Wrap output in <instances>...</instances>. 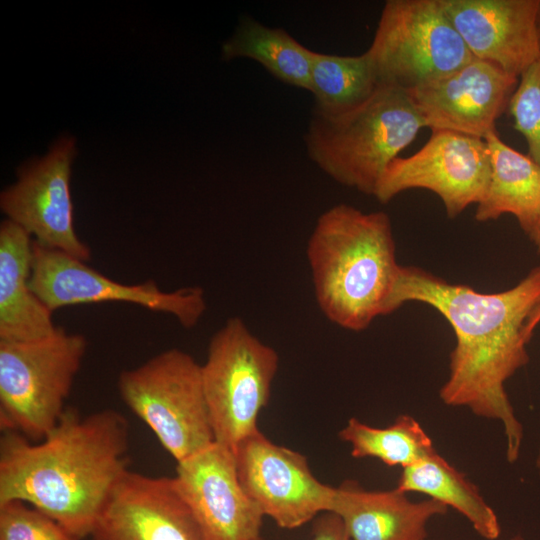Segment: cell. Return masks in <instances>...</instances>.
I'll list each match as a JSON object with an SVG mask.
<instances>
[{"label":"cell","instance_id":"cell-2","mask_svg":"<svg viewBox=\"0 0 540 540\" xmlns=\"http://www.w3.org/2000/svg\"><path fill=\"white\" fill-rule=\"evenodd\" d=\"M128 444V422L112 409L82 416L66 408L56 427L37 443L4 431L0 504L22 501L77 537L90 536L128 471Z\"/></svg>","mask_w":540,"mask_h":540},{"label":"cell","instance_id":"cell-19","mask_svg":"<svg viewBox=\"0 0 540 540\" xmlns=\"http://www.w3.org/2000/svg\"><path fill=\"white\" fill-rule=\"evenodd\" d=\"M490 159L487 189L477 204L478 222L513 215L529 237L540 218V165L507 145L497 134L485 139Z\"/></svg>","mask_w":540,"mask_h":540},{"label":"cell","instance_id":"cell-27","mask_svg":"<svg viewBox=\"0 0 540 540\" xmlns=\"http://www.w3.org/2000/svg\"><path fill=\"white\" fill-rule=\"evenodd\" d=\"M529 239L534 244L537 252L540 253V218H539L533 232L530 234Z\"/></svg>","mask_w":540,"mask_h":540},{"label":"cell","instance_id":"cell-6","mask_svg":"<svg viewBox=\"0 0 540 540\" xmlns=\"http://www.w3.org/2000/svg\"><path fill=\"white\" fill-rule=\"evenodd\" d=\"M118 389L177 463L215 442L201 365L185 351L168 349L124 370Z\"/></svg>","mask_w":540,"mask_h":540},{"label":"cell","instance_id":"cell-26","mask_svg":"<svg viewBox=\"0 0 540 540\" xmlns=\"http://www.w3.org/2000/svg\"><path fill=\"white\" fill-rule=\"evenodd\" d=\"M311 540H350V538L341 518L332 512H325L316 520Z\"/></svg>","mask_w":540,"mask_h":540},{"label":"cell","instance_id":"cell-15","mask_svg":"<svg viewBox=\"0 0 540 540\" xmlns=\"http://www.w3.org/2000/svg\"><path fill=\"white\" fill-rule=\"evenodd\" d=\"M91 540H209L173 477L127 471L90 534Z\"/></svg>","mask_w":540,"mask_h":540},{"label":"cell","instance_id":"cell-23","mask_svg":"<svg viewBox=\"0 0 540 540\" xmlns=\"http://www.w3.org/2000/svg\"><path fill=\"white\" fill-rule=\"evenodd\" d=\"M354 458H377L388 466L408 467L435 451L432 439L412 416L401 414L384 428L349 419L339 432Z\"/></svg>","mask_w":540,"mask_h":540},{"label":"cell","instance_id":"cell-11","mask_svg":"<svg viewBox=\"0 0 540 540\" xmlns=\"http://www.w3.org/2000/svg\"><path fill=\"white\" fill-rule=\"evenodd\" d=\"M75 155L73 138L57 140L44 157L19 169L17 181L0 194V208L37 244L87 262L91 251L73 224L70 179Z\"/></svg>","mask_w":540,"mask_h":540},{"label":"cell","instance_id":"cell-8","mask_svg":"<svg viewBox=\"0 0 540 540\" xmlns=\"http://www.w3.org/2000/svg\"><path fill=\"white\" fill-rule=\"evenodd\" d=\"M365 53L379 84L406 91L474 58L439 0L386 1Z\"/></svg>","mask_w":540,"mask_h":540},{"label":"cell","instance_id":"cell-7","mask_svg":"<svg viewBox=\"0 0 540 540\" xmlns=\"http://www.w3.org/2000/svg\"><path fill=\"white\" fill-rule=\"evenodd\" d=\"M279 366L274 348L263 343L239 317L212 336L202 382L215 442L232 451L257 432Z\"/></svg>","mask_w":540,"mask_h":540},{"label":"cell","instance_id":"cell-9","mask_svg":"<svg viewBox=\"0 0 540 540\" xmlns=\"http://www.w3.org/2000/svg\"><path fill=\"white\" fill-rule=\"evenodd\" d=\"M30 285L52 312L79 304L124 302L172 315L182 327L189 329L198 324L206 311L201 287L189 286L165 292L153 280L123 284L82 260L34 241Z\"/></svg>","mask_w":540,"mask_h":540},{"label":"cell","instance_id":"cell-4","mask_svg":"<svg viewBox=\"0 0 540 540\" xmlns=\"http://www.w3.org/2000/svg\"><path fill=\"white\" fill-rule=\"evenodd\" d=\"M426 127L410 93L380 84L358 107L336 116L312 113L304 143L329 177L374 196L389 164Z\"/></svg>","mask_w":540,"mask_h":540},{"label":"cell","instance_id":"cell-21","mask_svg":"<svg viewBox=\"0 0 540 540\" xmlns=\"http://www.w3.org/2000/svg\"><path fill=\"white\" fill-rule=\"evenodd\" d=\"M311 51L281 28L244 17L222 45L225 60L249 58L283 83L309 91Z\"/></svg>","mask_w":540,"mask_h":540},{"label":"cell","instance_id":"cell-5","mask_svg":"<svg viewBox=\"0 0 540 540\" xmlns=\"http://www.w3.org/2000/svg\"><path fill=\"white\" fill-rule=\"evenodd\" d=\"M87 349L62 327L28 341L0 340V423L4 431L41 441L58 424Z\"/></svg>","mask_w":540,"mask_h":540},{"label":"cell","instance_id":"cell-16","mask_svg":"<svg viewBox=\"0 0 540 540\" xmlns=\"http://www.w3.org/2000/svg\"><path fill=\"white\" fill-rule=\"evenodd\" d=\"M470 53L519 76L540 58L539 0H439Z\"/></svg>","mask_w":540,"mask_h":540},{"label":"cell","instance_id":"cell-30","mask_svg":"<svg viewBox=\"0 0 540 540\" xmlns=\"http://www.w3.org/2000/svg\"><path fill=\"white\" fill-rule=\"evenodd\" d=\"M508 540H525L521 535L517 534Z\"/></svg>","mask_w":540,"mask_h":540},{"label":"cell","instance_id":"cell-12","mask_svg":"<svg viewBox=\"0 0 540 540\" xmlns=\"http://www.w3.org/2000/svg\"><path fill=\"white\" fill-rule=\"evenodd\" d=\"M233 452L244 490L279 527L295 529L330 512L335 487L313 475L303 454L273 443L259 430Z\"/></svg>","mask_w":540,"mask_h":540},{"label":"cell","instance_id":"cell-28","mask_svg":"<svg viewBox=\"0 0 540 540\" xmlns=\"http://www.w3.org/2000/svg\"><path fill=\"white\" fill-rule=\"evenodd\" d=\"M536 27H537L538 40H539V45H540V0H539L538 10H537Z\"/></svg>","mask_w":540,"mask_h":540},{"label":"cell","instance_id":"cell-14","mask_svg":"<svg viewBox=\"0 0 540 540\" xmlns=\"http://www.w3.org/2000/svg\"><path fill=\"white\" fill-rule=\"evenodd\" d=\"M209 540H259L264 515L244 490L234 452L213 442L177 463L173 477Z\"/></svg>","mask_w":540,"mask_h":540},{"label":"cell","instance_id":"cell-25","mask_svg":"<svg viewBox=\"0 0 540 540\" xmlns=\"http://www.w3.org/2000/svg\"><path fill=\"white\" fill-rule=\"evenodd\" d=\"M0 540H81L56 520L22 502L0 504Z\"/></svg>","mask_w":540,"mask_h":540},{"label":"cell","instance_id":"cell-24","mask_svg":"<svg viewBox=\"0 0 540 540\" xmlns=\"http://www.w3.org/2000/svg\"><path fill=\"white\" fill-rule=\"evenodd\" d=\"M508 109L514 128L526 140L528 155L540 165V58L519 76Z\"/></svg>","mask_w":540,"mask_h":540},{"label":"cell","instance_id":"cell-13","mask_svg":"<svg viewBox=\"0 0 540 540\" xmlns=\"http://www.w3.org/2000/svg\"><path fill=\"white\" fill-rule=\"evenodd\" d=\"M517 77L473 58L456 70L408 91L426 127L485 139L508 108Z\"/></svg>","mask_w":540,"mask_h":540},{"label":"cell","instance_id":"cell-17","mask_svg":"<svg viewBox=\"0 0 540 540\" xmlns=\"http://www.w3.org/2000/svg\"><path fill=\"white\" fill-rule=\"evenodd\" d=\"M394 488L369 491L354 480L335 487L330 512L344 523L350 540H426L429 521L448 507L434 499L412 501Z\"/></svg>","mask_w":540,"mask_h":540},{"label":"cell","instance_id":"cell-1","mask_svg":"<svg viewBox=\"0 0 540 540\" xmlns=\"http://www.w3.org/2000/svg\"><path fill=\"white\" fill-rule=\"evenodd\" d=\"M406 302L437 310L454 331L449 375L439 390L452 407L499 421L506 437V458L517 461L523 427L505 390L506 381L529 361L523 327L540 302V266L514 287L482 293L454 284L418 267L401 266L388 303V314Z\"/></svg>","mask_w":540,"mask_h":540},{"label":"cell","instance_id":"cell-22","mask_svg":"<svg viewBox=\"0 0 540 540\" xmlns=\"http://www.w3.org/2000/svg\"><path fill=\"white\" fill-rule=\"evenodd\" d=\"M370 60L311 51L309 92L313 112L323 116L346 113L364 103L379 86Z\"/></svg>","mask_w":540,"mask_h":540},{"label":"cell","instance_id":"cell-18","mask_svg":"<svg viewBox=\"0 0 540 540\" xmlns=\"http://www.w3.org/2000/svg\"><path fill=\"white\" fill-rule=\"evenodd\" d=\"M33 240L6 219L0 225V340L28 341L54 333L52 311L30 285Z\"/></svg>","mask_w":540,"mask_h":540},{"label":"cell","instance_id":"cell-10","mask_svg":"<svg viewBox=\"0 0 540 540\" xmlns=\"http://www.w3.org/2000/svg\"><path fill=\"white\" fill-rule=\"evenodd\" d=\"M490 177L489 152L484 139L433 130L413 155L395 158L382 175L374 197L387 203L410 189H427L442 201L449 218L460 215L483 198Z\"/></svg>","mask_w":540,"mask_h":540},{"label":"cell","instance_id":"cell-29","mask_svg":"<svg viewBox=\"0 0 540 540\" xmlns=\"http://www.w3.org/2000/svg\"><path fill=\"white\" fill-rule=\"evenodd\" d=\"M536 468L538 470V474H539V477H540V450H539L537 458H536Z\"/></svg>","mask_w":540,"mask_h":540},{"label":"cell","instance_id":"cell-20","mask_svg":"<svg viewBox=\"0 0 540 540\" xmlns=\"http://www.w3.org/2000/svg\"><path fill=\"white\" fill-rule=\"evenodd\" d=\"M396 488L405 493H423L455 509L470 522L477 534L486 540H496L500 536L498 517L477 486L436 450L403 468Z\"/></svg>","mask_w":540,"mask_h":540},{"label":"cell","instance_id":"cell-3","mask_svg":"<svg viewBox=\"0 0 540 540\" xmlns=\"http://www.w3.org/2000/svg\"><path fill=\"white\" fill-rule=\"evenodd\" d=\"M306 255L316 302L330 322L358 332L388 315L401 265L386 213L331 207L319 216Z\"/></svg>","mask_w":540,"mask_h":540}]
</instances>
